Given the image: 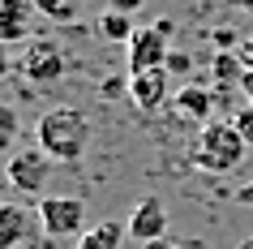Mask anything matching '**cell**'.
I'll use <instances>...</instances> for the list:
<instances>
[{
	"label": "cell",
	"mask_w": 253,
	"mask_h": 249,
	"mask_svg": "<svg viewBox=\"0 0 253 249\" xmlns=\"http://www.w3.org/2000/svg\"><path fill=\"white\" fill-rule=\"evenodd\" d=\"M35 138H39V150L52 163H78L86 155V146H90V120L78 107H52L39 120Z\"/></svg>",
	"instance_id": "cell-1"
},
{
	"label": "cell",
	"mask_w": 253,
	"mask_h": 249,
	"mask_svg": "<svg viewBox=\"0 0 253 249\" xmlns=\"http://www.w3.org/2000/svg\"><path fill=\"white\" fill-rule=\"evenodd\" d=\"M245 138L232 129V120H206L198 133V142H193V168L211 172V176H223L232 172L245 159Z\"/></svg>",
	"instance_id": "cell-2"
},
{
	"label": "cell",
	"mask_w": 253,
	"mask_h": 249,
	"mask_svg": "<svg viewBox=\"0 0 253 249\" xmlns=\"http://www.w3.org/2000/svg\"><path fill=\"white\" fill-rule=\"evenodd\" d=\"M47 176H52V159L43 155L39 146L13 150V155H9V163H4V181L13 185L17 194H26V198H43Z\"/></svg>",
	"instance_id": "cell-3"
},
{
	"label": "cell",
	"mask_w": 253,
	"mask_h": 249,
	"mask_svg": "<svg viewBox=\"0 0 253 249\" xmlns=\"http://www.w3.org/2000/svg\"><path fill=\"white\" fill-rule=\"evenodd\" d=\"M35 210H39V228L47 236H82V219H86L82 198H56V194H47Z\"/></svg>",
	"instance_id": "cell-4"
},
{
	"label": "cell",
	"mask_w": 253,
	"mask_h": 249,
	"mask_svg": "<svg viewBox=\"0 0 253 249\" xmlns=\"http://www.w3.org/2000/svg\"><path fill=\"white\" fill-rule=\"evenodd\" d=\"M22 73H26L35 86H47L65 73V52L56 48L52 39H30L26 52H22Z\"/></svg>",
	"instance_id": "cell-5"
},
{
	"label": "cell",
	"mask_w": 253,
	"mask_h": 249,
	"mask_svg": "<svg viewBox=\"0 0 253 249\" xmlns=\"http://www.w3.org/2000/svg\"><path fill=\"white\" fill-rule=\"evenodd\" d=\"M129 236L133 241H142V245H150V241H163V232H168V210H163L159 198H142L133 206V215H129Z\"/></svg>",
	"instance_id": "cell-6"
},
{
	"label": "cell",
	"mask_w": 253,
	"mask_h": 249,
	"mask_svg": "<svg viewBox=\"0 0 253 249\" xmlns=\"http://www.w3.org/2000/svg\"><path fill=\"white\" fill-rule=\"evenodd\" d=\"M163 65H168V35H159L155 26L137 30L129 43V69L146 73V69H163Z\"/></svg>",
	"instance_id": "cell-7"
},
{
	"label": "cell",
	"mask_w": 253,
	"mask_h": 249,
	"mask_svg": "<svg viewBox=\"0 0 253 249\" xmlns=\"http://www.w3.org/2000/svg\"><path fill=\"white\" fill-rule=\"evenodd\" d=\"M35 0H0V43L9 39H30V26H35Z\"/></svg>",
	"instance_id": "cell-8"
},
{
	"label": "cell",
	"mask_w": 253,
	"mask_h": 249,
	"mask_svg": "<svg viewBox=\"0 0 253 249\" xmlns=\"http://www.w3.org/2000/svg\"><path fill=\"white\" fill-rule=\"evenodd\" d=\"M129 95H133V103L142 107V112L163 107V99H168V69H146V73H133V78H129Z\"/></svg>",
	"instance_id": "cell-9"
},
{
	"label": "cell",
	"mask_w": 253,
	"mask_h": 249,
	"mask_svg": "<svg viewBox=\"0 0 253 249\" xmlns=\"http://www.w3.org/2000/svg\"><path fill=\"white\" fill-rule=\"evenodd\" d=\"M30 236V210L17 202H0V249H17Z\"/></svg>",
	"instance_id": "cell-10"
},
{
	"label": "cell",
	"mask_w": 253,
	"mask_h": 249,
	"mask_svg": "<svg viewBox=\"0 0 253 249\" xmlns=\"http://www.w3.org/2000/svg\"><path fill=\"white\" fill-rule=\"evenodd\" d=\"M176 112L180 116H189V120H206L211 116V107H214V95L206 91V86H198V82H185L180 91H176Z\"/></svg>",
	"instance_id": "cell-11"
},
{
	"label": "cell",
	"mask_w": 253,
	"mask_h": 249,
	"mask_svg": "<svg viewBox=\"0 0 253 249\" xmlns=\"http://www.w3.org/2000/svg\"><path fill=\"white\" fill-rule=\"evenodd\" d=\"M125 232L129 228H120V223H94V228H86V232L78 236V249H120V241H125Z\"/></svg>",
	"instance_id": "cell-12"
},
{
	"label": "cell",
	"mask_w": 253,
	"mask_h": 249,
	"mask_svg": "<svg viewBox=\"0 0 253 249\" xmlns=\"http://www.w3.org/2000/svg\"><path fill=\"white\" fill-rule=\"evenodd\" d=\"M99 35H103V39H112V43H133V22H129V17L125 13H116V9H107L103 17H99Z\"/></svg>",
	"instance_id": "cell-13"
},
{
	"label": "cell",
	"mask_w": 253,
	"mask_h": 249,
	"mask_svg": "<svg viewBox=\"0 0 253 249\" xmlns=\"http://www.w3.org/2000/svg\"><path fill=\"white\" fill-rule=\"evenodd\" d=\"M211 73H214V82H223V86H232V82H245V65H240V56H236V52H214Z\"/></svg>",
	"instance_id": "cell-14"
},
{
	"label": "cell",
	"mask_w": 253,
	"mask_h": 249,
	"mask_svg": "<svg viewBox=\"0 0 253 249\" xmlns=\"http://www.w3.org/2000/svg\"><path fill=\"white\" fill-rule=\"evenodd\" d=\"M17 129H22L17 112H13L9 103H0V150H13V142H17Z\"/></svg>",
	"instance_id": "cell-15"
},
{
	"label": "cell",
	"mask_w": 253,
	"mask_h": 249,
	"mask_svg": "<svg viewBox=\"0 0 253 249\" xmlns=\"http://www.w3.org/2000/svg\"><path fill=\"white\" fill-rule=\"evenodd\" d=\"M73 4H78V0H35V9H39L43 17H52V22H69V17H73Z\"/></svg>",
	"instance_id": "cell-16"
},
{
	"label": "cell",
	"mask_w": 253,
	"mask_h": 249,
	"mask_svg": "<svg viewBox=\"0 0 253 249\" xmlns=\"http://www.w3.org/2000/svg\"><path fill=\"white\" fill-rule=\"evenodd\" d=\"M232 129L245 138V146H253V103H249V107H236V116H232Z\"/></svg>",
	"instance_id": "cell-17"
},
{
	"label": "cell",
	"mask_w": 253,
	"mask_h": 249,
	"mask_svg": "<svg viewBox=\"0 0 253 249\" xmlns=\"http://www.w3.org/2000/svg\"><path fill=\"white\" fill-rule=\"evenodd\" d=\"M168 73H189V69H193V60H189V52H168Z\"/></svg>",
	"instance_id": "cell-18"
},
{
	"label": "cell",
	"mask_w": 253,
	"mask_h": 249,
	"mask_svg": "<svg viewBox=\"0 0 253 249\" xmlns=\"http://www.w3.org/2000/svg\"><path fill=\"white\" fill-rule=\"evenodd\" d=\"M236 56H240V65H245V73H253V35H245L236 43Z\"/></svg>",
	"instance_id": "cell-19"
},
{
	"label": "cell",
	"mask_w": 253,
	"mask_h": 249,
	"mask_svg": "<svg viewBox=\"0 0 253 249\" xmlns=\"http://www.w3.org/2000/svg\"><path fill=\"white\" fill-rule=\"evenodd\" d=\"M214 43H219V52H232L240 43V35H232V30H214Z\"/></svg>",
	"instance_id": "cell-20"
},
{
	"label": "cell",
	"mask_w": 253,
	"mask_h": 249,
	"mask_svg": "<svg viewBox=\"0 0 253 249\" xmlns=\"http://www.w3.org/2000/svg\"><path fill=\"white\" fill-rule=\"evenodd\" d=\"M107 9H116V13H125V17H133L137 9H142V0H112Z\"/></svg>",
	"instance_id": "cell-21"
},
{
	"label": "cell",
	"mask_w": 253,
	"mask_h": 249,
	"mask_svg": "<svg viewBox=\"0 0 253 249\" xmlns=\"http://www.w3.org/2000/svg\"><path fill=\"white\" fill-rule=\"evenodd\" d=\"M9 73V43H0V78Z\"/></svg>",
	"instance_id": "cell-22"
},
{
	"label": "cell",
	"mask_w": 253,
	"mask_h": 249,
	"mask_svg": "<svg viewBox=\"0 0 253 249\" xmlns=\"http://www.w3.org/2000/svg\"><path fill=\"white\" fill-rule=\"evenodd\" d=\"M142 249H172L168 241H150V245H142Z\"/></svg>",
	"instance_id": "cell-23"
},
{
	"label": "cell",
	"mask_w": 253,
	"mask_h": 249,
	"mask_svg": "<svg viewBox=\"0 0 253 249\" xmlns=\"http://www.w3.org/2000/svg\"><path fill=\"white\" fill-rule=\"evenodd\" d=\"M245 91H249V103H253V73H245Z\"/></svg>",
	"instance_id": "cell-24"
},
{
	"label": "cell",
	"mask_w": 253,
	"mask_h": 249,
	"mask_svg": "<svg viewBox=\"0 0 253 249\" xmlns=\"http://www.w3.org/2000/svg\"><path fill=\"white\" fill-rule=\"evenodd\" d=\"M240 249H253V236H249V241H240Z\"/></svg>",
	"instance_id": "cell-25"
},
{
	"label": "cell",
	"mask_w": 253,
	"mask_h": 249,
	"mask_svg": "<svg viewBox=\"0 0 253 249\" xmlns=\"http://www.w3.org/2000/svg\"><path fill=\"white\" fill-rule=\"evenodd\" d=\"M245 9H253V0H245Z\"/></svg>",
	"instance_id": "cell-26"
}]
</instances>
